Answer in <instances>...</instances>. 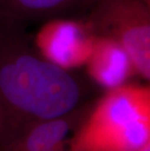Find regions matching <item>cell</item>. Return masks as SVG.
<instances>
[{"mask_svg": "<svg viewBox=\"0 0 150 151\" xmlns=\"http://www.w3.org/2000/svg\"><path fill=\"white\" fill-rule=\"evenodd\" d=\"M80 89L68 70L38 53L23 25L0 21V102L36 122L65 117Z\"/></svg>", "mask_w": 150, "mask_h": 151, "instance_id": "6da1fadb", "label": "cell"}, {"mask_svg": "<svg viewBox=\"0 0 150 151\" xmlns=\"http://www.w3.org/2000/svg\"><path fill=\"white\" fill-rule=\"evenodd\" d=\"M150 143L149 86L107 90L72 139L70 151H136Z\"/></svg>", "mask_w": 150, "mask_h": 151, "instance_id": "7a4b0ae2", "label": "cell"}, {"mask_svg": "<svg viewBox=\"0 0 150 151\" xmlns=\"http://www.w3.org/2000/svg\"><path fill=\"white\" fill-rule=\"evenodd\" d=\"M87 24L97 36L119 43L132 59L136 74L150 79L149 0H95Z\"/></svg>", "mask_w": 150, "mask_h": 151, "instance_id": "3957f363", "label": "cell"}, {"mask_svg": "<svg viewBox=\"0 0 150 151\" xmlns=\"http://www.w3.org/2000/svg\"><path fill=\"white\" fill-rule=\"evenodd\" d=\"M95 35L86 22L57 17L38 29L33 44L41 56L62 69L85 65Z\"/></svg>", "mask_w": 150, "mask_h": 151, "instance_id": "277c9868", "label": "cell"}, {"mask_svg": "<svg viewBox=\"0 0 150 151\" xmlns=\"http://www.w3.org/2000/svg\"><path fill=\"white\" fill-rule=\"evenodd\" d=\"M91 78L107 90L126 84L136 74L135 65L126 50L115 40L95 35L94 46L85 63Z\"/></svg>", "mask_w": 150, "mask_h": 151, "instance_id": "5b68a950", "label": "cell"}, {"mask_svg": "<svg viewBox=\"0 0 150 151\" xmlns=\"http://www.w3.org/2000/svg\"><path fill=\"white\" fill-rule=\"evenodd\" d=\"M87 0H0V21L20 25L60 17Z\"/></svg>", "mask_w": 150, "mask_h": 151, "instance_id": "8992f818", "label": "cell"}, {"mask_svg": "<svg viewBox=\"0 0 150 151\" xmlns=\"http://www.w3.org/2000/svg\"><path fill=\"white\" fill-rule=\"evenodd\" d=\"M69 129V121L62 117L36 122L24 134L16 151L58 150L62 147Z\"/></svg>", "mask_w": 150, "mask_h": 151, "instance_id": "52a82bcc", "label": "cell"}, {"mask_svg": "<svg viewBox=\"0 0 150 151\" xmlns=\"http://www.w3.org/2000/svg\"><path fill=\"white\" fill-rule=\"evenodd\" d=\"M136 151H150V143L146 144L145 146H143L140 149H138V150H136Z\"/></svg>", "mask_w": 150, "mask_h": 151, "instance_id": "ba28073f", "label": "cell"}, {"mask_svg": "<svg viewBox=\"0 0 150 151\" xmlns=\"http://www.w3.org/2000/svg\"><path fill=\"white\" fill-rule=\"evenodd\" d=\"M55 151H60V149H58V150H55Z\"/></svg>", "mask_w": 150, "mask_h": 151, "instance_id": "9c48e42d", "label": "cell"}]
</instances>
